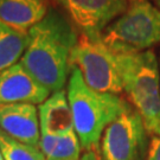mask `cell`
<instances>
[{"label": "cell", "mask_w": 160, "mask_h": 160, "mask_svg": "<svg viewBox=\"0 0 160 160\" xmlns=\"http://www.w3.org/2000/svg\"><path fill=\"white\" fill-rule=\"evenodd\" d=\"M28 45V32L0 20V72L14 65Z\"/></svg>", "instance_id": "4fadbf2b"}, {"label": "cell", "mask_w": 160, "mask_h": 160, "mask_svg": "<svg viewBox=\"0 0 160 160\" xmlns=\"http://www.w3.org/2000/svg\"><path fill=\"white\" fill-rule=\"evenodd\" d=\"M101 42L118 55L147 51L160 43V8L149 0H129L126 11L104 29Z\"/></svg>", "instance_id": "277c9868"}, {"label": "cell", "mask_w": 160, "mask_h": 160, "mask_svg": "<svg viewBox=\"0 0 160 160\" xmlns=\"http://www.w3.org/2000/svg\"><path fill=\"white\" fill-rule=\"evenodd\" d=\"M71 65L80 69L84 82L96 92L119 95L123 90L116 53L101 40L94 42L83 36L78 38L70 56Z\"/></svg>", "instance_id": "5b68a950"}, {"label": "cell", "mask_w": 160, "mask_h": 160, "mask_svg": "<svg viewBox=\"0 0 160 160\" xmlns=\"http://www.w3.org/2000/svg\"><path fill=\"white\" fill-rule=\"evenodd\" d=\"M83 37L98 42L104 29L126 11L129 0H55Z\"/></svg>", "instance_id": "52a82bcc"}, {"label": "cell", "mask_w": 160, "mask_h": 160, "mask_svg": "<svg viewBox=\"0 0 160 160\" xmlns=\"http://www.w3.org/2000/svg\"><path fill=\"white\" fill-rule=\"evenodd\" d=\"M97 160H146L148 132L134 108L125 110L101 137Z\"/></svg>", "instance_id": "8992f818"}, {"label": "cell", "mask_w": 160, "mask_h": 160, "mask_svg": "<svg viewBox=\"0 0 160 160\" xmlns=\"http://www.w3.org/2000/svg\"><path fill=\"white\" fill-rule=\"evenodd\" d=\"M78 42L72 23L50 8L39 23L28 31V45L20 64L49 92L63 90L70 67V56Z\"/></svg>", "instance_id": "6da1fadb"}, {"label": "cell", "mask_w": 160, "mask_h": 160, "mask_svg": "<svg viewBox=\"0 0 160 160\" xmlns=\"http://www.w3.org/2000/svg\"><path fill=\"white\" fill-rule=\"evenodd\" d=\"M146 160H160V135H153L151 139Z\"/></svg>", "instance_id": "9a60e30c"}, {"label": "cell", "mask_w": 160, "mask_h": 160, "mask_svg": "<svg viewBox=\"0 0 160 160\" xmlns=\"http://www.w3.org/2000/svg\"><path fill=\"white\" fill-rule=\"evenodd\" d=\"M80 160H97V154L95 153V151H88L81 157Z\"/></svg>", "instance_id": "2e32d148"}, {"label": "cell", "mask_w": 160, "mask_h": 160, "mask_svg": "<svg viewBox=\"0 0 160 160\" xmlns=\"http://www.w3.org/2000/svg\"><path fill=\"white\" fill-rule=\"evenodd\" d=\"M68 101L82 148L96 149L104 129L131 106L119 95L98 92L84 82L80 69L71 65Z\"/></svg>", "instance_id": "7a4b0ae2"}, {"label": "cell", "mask_w": 160, "mask_h": 160, "mask_svg": "<svg viewBox=\"0 0 160 160\" xmlns=\"http://www.w3.org/2000/svg\"><path fill=\"white\" fill-rule=\"evenodd\" d=\"M49 0H0V20L28 32L49 12Z\"/></svg>", "instance_id": "8fae6325"}, {"label": "cell", "mask_w": 160, "mask_h": 160, "mask_svg": "<svg viewBox=\"0 0 160 160\" xmlns=\"http://www.w3.org/2000/svg\"><path fill=\"white\" fill-rule=\"evenodd\" d=\"M40 134L65 135L75 131L72 113L64 90L55 92L39 104Z\"/></svg>", "instance_id": "30bf717a"}, {"label": "cell", "mask_w": 160, "mask_h": 160, "mask_svg": "<svg viewBox=\"0 0 160 160\" xmlns=\"http://www.w3.org/2000/svg\"><path fill=\"white\" fill-rule=\"evenodd\" d=\"M155 4H157V7H159L160 8V0H154Z\"/></svg>", "instance_id": "e0dca14e"}, {"label": "cell", "mask_w": 160, "mask_h": 160, "mask_svg": "<svg viewBox=\"0 0 160 160\" xmlns=\"http://www.w3.org/2000/svg\"><path fill=\"white\" fill-rule=\"evenodd\" d=\"M0 160H4V157H2V154H1V152H0Z\"/></svg>", "instance_id": "ac0fdd59"}, {"label": "cell", "mask_w": 160, "mask_h": 160, "mask_svg": "<svg viewBox=\"0 0 160 160\" xmlns=\"http://www.w3.org/2000/svg\"><path fill=\"white\" fill-rule=\"evenodd\" d=\"M50 92L40 86L20 63L0 72V106L43 103Z\"/></svg>", "instance_id": "ba28073f"}, {"label": "cell", "mask_w": 160, "mask_h": 160, "mask_svg": "<svg viewBox=\"0 0 160 160\" xmlns=\"http://www.w3.org/2000/svg\"><path fill=\"white\" fill-rule=\"evenodd\" d=\"M0 131L20 142L39 147V119L34 104L13 103L0 106Z\"/></svg>", "instance_id": "9c48e42d"}, {"label": "cell", "mask_w": 160, "mask_h": 160, "mask_svg": "<svg viewBox=\"0 0 160 160\" xmlns=\"http://www.w3.org/2000/svg\"><path fill=\"white\" fill-rule=\"evenodd\" d=\"M0 152L4 160H46L39 147L20 142L0 131Z\"/></svg>", "instance_id": "5bb4252c"}, {"label": "cell", "mask_w": 160, "mask_h": 160, "mask_svg": "<svg viewBox=\"0 0 160 160\" xmlns=\"http://www.w3.org/2000/svg\"><path fill=\"white\" fill-rule=\"evenodd\" d=\"M159 69H160V67H159Z\"/></svg>", "instance_id": "d6986e66"}, {"label": "cell", "mask_w": 160, "mask_h": 160, "mask_svg": "<svg viewBox=\"0 0 160 160\" xmlns=\"http://www.w3.org/2000/svg\"><path fill=\"white\" fill-rule=\"evenodd\" d=\"M116 61L123 90L148 134L160 135V69L155 53H116Z\"/></svg>", "instance_id": "3957f363"}, {"label": "cell", "mask_w": 160, "mask_h": 160, "mask_svg": "<svg viewBox=\"0 0 160 160\" xmlns=\"http://www.w3.org/2000/svg\"><path fill=\"white\" fill-rule=\"evenodd\" d=\"M81 148L75 131L65 135L40 134L39 149L46 160H80Z\"/></svg>", "instance_id": "7c38bea8"}]
</instances>
